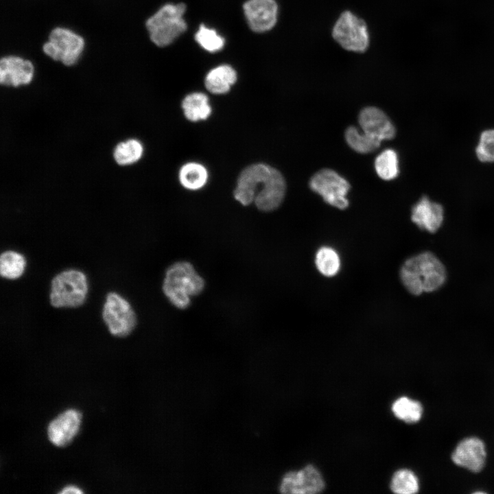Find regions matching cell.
<instances>
[{
  "label": "cell",
  "mask_w": 494,
  "mask_h": 494,
  "mask_svg": "<svg viewBox=\"0 0 494 494\" xmlns=\"http://www.w3.org/2000/svg\"><path fill=\"white\" fill-rule=\"evenodd\" d=\"M316 266L319 272L326 276L336 275L340 270V260L335 250L330 247L320 248L316 255Z\"/></svg>",
  "instance_id": "484cf974"
},
{
  "label": "cell",
  "mask_w": 494,
  "mask_h": 494,
  "mask_svg": "<svg viewBox=\"0 0 494 494\" xmlns=\"http://www.w3.org/2000/svg\"><path fill=\"white\" fill-rule=\"evenodd\" d=\"M334 40L344 49L362 53L369 44L366 23L350 11H344L339 16L333 30Z\"/></svg>",
  "instance_id": "ba28073f"
},
{
  "label": "cell",
  "mask_w": 494,
  "mask_h": 494,
  "mask_svg": "<svg viewBox=\"0 0 494 494\" xmlns=\"http://www.w3.org/2000/svg\"><path fill=\"white\" fill-rule=\"evenodd\" d=\"M443 207L423 196L412 209L411 219L420 228L435 233L443 221Z\"/></svg>",
  "instance_id": "2e32d148"
},
{
  "label": "cell",
  "mask_w": 494,
  "mask_h": 494,
  "mask_svg": "<svg viewBox=\"0 0 494 494\" xmlns=\"http://www.w3.org/2000/svg\"><path fill=\"white\" fill-rule=\"evenodd\" d=\"M26 266L25 257L16 251L7 250L0 257V274L7 279H16L24 272Z\"/></svg>",
  "instance_id": "44dd1931"
},
{
  "label": "cell",
  "mask_w": 494,
  "mask_h": 494,
  "mask_svg": "<svg viewBox=\"0 0 494 494\" xmlns=\"http://www.w3.org/2000/svg\"><path fill=\"white\" fill-rule=\"evenodd\" d=\"M143 152L140 141L131 139L119 143L115 148L113 156L116 163L121 165H130L139 161Z\"/></svg>",
  "instance_id": "cb8c5ba5"
},
{
  "label": "cell",
  "mask_w": 494,
  "mask_h": 494,
  "mask_svg": "<svg viewBox=\"0 0 494 494\" xmlns=\"http://www.w3.org/2000/svg\"><path fill=\"white\" fill-rule=\"evenodd\" d=\"M85 45V39L82 35L70 28L58 26L51 30L42 49L54 61L71 67L82 57Z\"/></svg>",
  "instance_id": "8992f818"
},
{
  "label": "cell",
  "mask_w": 494,
  "mask_h": 494,
  "mask_svg": "<svg viewBox=\"0 0 494 494\" xmlns=\"http://www.w3.org/2000/svg\"><path fill=\"white\" fill-rule=\"evenodd\" d=\"M243 10L248 26L255 32H267L277 23L278 5L274 0H248Z\"/></svg>",
  "instance_id": "5bb4252c"
},
{
  "label": "cell",
  "mask_w": 494,
  "mask_h": 494,
  "mask_svg": "<svg viewBox=\"0 0 494 494\" xmlns=\"http://www.w3.org/2000/svg\"><path fill=\"white\" fill-rule=\"evenodd\" d=\"M285 189V181L279 171L265 163H256L242 171L233 196L244 206L253 202L259 210L268 212L280 206Z\"/></svg>",
  "instance_id": "6da1fadb"
},
{
  "label": "cell",
  "mask_w": 494,
  "mask_h": 494,
  "mask_svg": "<svg viewBox=\"0 0 494 494\" xmlns=\"http://www.w3.org/2000/svg\"><path fill=\"white\" fill-rule=\"evenodd\" d=\"M35 67L32 60L17 55L0 57V84L18 88L32 82Z\"/></svg>",
  "instance_id": "30bf717a"
},
{
  "label": "cell",
  "mask_w": 494,
  "mask_h": 494,
  "mask_svg": "<svg viewBox=\"0 0 494 494\" xmlns=\"http://www.w3.org/2000/svg\"><path fill=\"white\" fill-rule=\"evenodd\" d=\"M82 422L81 412L75 408L64 410L48 425L47 433L49 441L62 447L69 445L77 436Z\"/></svg>",
  "instance_id": "4fadbf2b"
},
{
  "label": "cell",
  "mask_w": 494,
  "mask_h": 494,
  "mask_svg": "<svg viewBox=\"0 0 494 494\" xmlns=\"http://www.w3.org/2000/svg\"><path fill=\"white\" fill-rule=\"evenodd\" d=\"M204 279L187 261H178L166 270L163 291L176 307L184 309L191 304V296L199 295L204 287Z\"/></svg>",
  "instance_id": "3957f363"
},
{
  "label": "cell",
  "mask_w": 494,
  "mask_h": 494,
  "mask_svg": "<svg viewBox=\"0 0 494 494\" xmlns=\"http://www.w3.org/2000/svg\"><path fill=\"white\" fill-rule=\"evenodd\" d=\"M325 488V481L318 469L311 464L290 471L283 478L280 486L284 493L315 494Z\"/></svg>",
  "instance_id": "7c38bea8"
},
{
  "label": "cell",
  "mask_w": 494,
  "mask_h": 494,
  "mask_svg": "<svg viewBox=\"0 0 494 494\" xmlns=\"http://www.w3.org/2000/svg\"><path fill=\"white\" fill-rule=\"evenodd\" d=\"M391 409L397 419L407 423L419 422L423 413V407L420 401L405 396L397 399L392 404Z\"/></svg>",
  "instance_id": "ffe728a7"
},
{
  "label": "cell",
  "mask_w": 494,
  "mask_h": 494,
  "mask_svg": "<svg viewBox=\"0 0 494 494\" xmlns=\"http://www.w3.org/2000/svg\"><path fill=\"white\" fill-rule=\"evenodd\" d=\"M344 136L350 148L360 154L372 152L377 150L381 144V141L364 132L361 134L357 128L353 126L346 128Z\"/></svg>",
  "instance_id": "603a6c76"
},
{
  "label": "cell",
  "mask_w": 494,
  "mask_h": 494,
  "mask_svg": "<svg viewBox=\"0 0 494 494\" xmlns=\"http://www.w3.org/2000/svg\"><path fill=\"white\" fill-rule=\"evenodd\" d=\"M401 281L413 295L440 287L446 279L443 263L432 252H424L408 259L400 270Z\"/></svg>",
  "instance_id": "7a4b0ae2"
},
{
  "label": "cell",
  "mask_w": 494,
  "mask_h": 494,
  "mask_svg": "<svg viewBox=\"0 0 494 494\" xmlns=\"http://www.w3.org/2000/svg\"><path fill=\"white\" fill-rule=\"evenodd\" d=\"M206 167L198 163L190 162L183 165L179 170L178 178L182 186L189 190L203 187L208 180Z\"/></svg>",
  "instance_id": "d6986e66"
},
{
  "label": "cell",
  "mask_w": 494,
  "mask_h": 494,
  "mask_svg": "<svg viewBox=\"0 0 494 494\" xmlns=\"http://www.w3.org/2000/svg\"><path fill=\"white\" fill-rule=\"evenodd\" d=\"M185 10L184 3H167L148 17L145 27L150 41L158 47L172 43L187 30L183 19Z\"/></svg>",
  "instance_id": "277c9868"
},
{
  "label": "cell",
  "mask_w": 494,
  "mask_h": 494,
  "mask_svg": "<svg viewBox=\"0 0 494 494\" xmlns=\"http://www.w3.org/2000/svg\"><path fill=\"white\" fill-rule=\"evenodd\" d=\"M86 275L74 269L62 271L51 280L49 300L56 308H75L82 305L87 296Z\"/></svg>",
  "instance_id": "5b68a950"
},
{
  "label": "cell",
  "mask_w": 494,
  "mask_h": 494,
  "mask_svg": "<svg viewBox=\"0 0 494 494\" xmlns=\"http://www.w3.org/2000/svg\"><path fill=\"white\" fill-rule=\"evenodd\" d=\"M102 318L109 332L118 338L130 335L137 325V316L130 304L113 292L106 295Z\"/></svg>",
  "instance_id": "52a82bcc"
},
{
  "label": "cell",
  "mask_w": 494,
  "mask_h": 494,
  "mask_svg": "<svg viewBox=\"0 0 494 494\" xmlns=\"http://www.w3.org/2000/svg\"><path fill=\"white\" fill-rule=\"evenodd\" d=\"M486 449L482 440L469 436L461 440L451 453V459L457 466L473 473H479L484 467Z\"/></svg>",
  "instance_id": "8fae6325"
},
{
  "label": "cell",
  "mask_w": 494,
  "mask_h": 494,
  "mask_svg": "<svg viewBox=\"0 0 494 494\" xmlns=\"http://www.w3.org/2000/svg\"><path fill=\"white\" fill-rule=\"evenodd\" d=\"M309 185L326 203L340 209L348 207L346 195L351 186L336 172L330 169H320L312 176Z\"/></svg>",
  "instance_id": "9c48e42d"
},
{
  "label": "cell",
  "mask_w": 494,
  "mask_h": 494,
  "mask_svg": "<svg viewBox=\"0 0 494 494\" xmlns=\"http://www.w3.org/2000/svg\"><path fill=\"white\" fill-rule=\"evenodd\" d=\"M398 157L392 149H386L375 158V168L377 175L383 180L395 178L399 174Z\"/></svg>",
  "instance_id": "d4e9b609"
},
{
  "label": "cell",
  "mask_w": 494,
  "mask_h": 494,
  "mask_svg": "<svg viewBox=\"0 0 494 494\" xmlns=\"http://www.w3.org/2000/svg\"><path fill=\"white\" fill-rule=\"evenodd\" d=\"M181 106L185 117L191 121L205 120L212 111L209 97L204 93L200 92L186 95L182 101Z\"/></svg>",
  "instance_id": "ac0fdd59"
},
{
  "label": "cell",
  "mask_w": 494,
  "mask_h": 494,
  "mask_svg": "<svg viewBox=\"0 0 494 494\" xmlns=\"http://www.w3.org/2000/svg\"><path fill=\"white\" fill-rule=\"evenodd\" d=\"M237 72L230 65L222 64L210 70L204 79L206 89L213 94H224L237 81Z\"/></svg>",
  "instance_id": "e0dca14e"
},
{
  "label": "cell",
  "mask_w": 494,
  "mask_h": 494,
  "mask_svg": "<svg viewBox=\"0 0 494 494\" xmlns=\"http://www.w3.org/2000/svg\"><path fill=\"white\" fill-rule=\"evenodd\" d=\"M60 493H83V491L78 486L70 484L64 486L59 492Z\"/></svg>",
  "instance_id": "f1b7e54d"
},
{
  "label": "cell",
  "mask_w": 494,
  "mask_h": 494,
  "mask_svg": "<svg viewBox=\"0 0 494 494\" xmlns=\"http://www.w3.org/2000/svg\"><path fill=\"white\" fill-rule=\"evenodd\" d=\"M358 121L363 132L379 141L395 137L396 129L387 115L375 106L364 108L360 113Z\"/></svg>",
  "instance_id": "9a60e30c"
},
{
  "label": "cell",
  "mask_w": 494,
  "mask_h": 494,
  "mask_svg": "<svg viewBox=\"0 0 494 494\" xmlns=\"http://www.w3.org/2000/svg\"><path fill=\"white\" fill-rule=\"evenodd\" d=\"M390 487L395 493L414 494L419 491V478L412 470L400 469L394 473Z\"/></svg>",
  "instance_id": "7402d4cb"
},
{
  "label": "cell",
  "mask_w": 494,
  "mask_h": 494,
  "mask_svg": "<svg viewBox=\"0 0 494 494\" xmlns=\"http://www.w3.org/2000/svg\"><path fill=\"white\" fill-rule=\"evenodd\" d=\"M195 40L204 49L211 53L221 50L225 43L224 38L215 30L208 28L204 24L200 25L195 34Z\"/></svg>",
  "instance_id": "4316f807"
},
{
  "label": "cell",
  "mask_w": 494,
  "mask_h": 494,
  "mask_svg": "<svg viewBox=\"0 0 494 494\" xmlns=\"http://www.w3.org/2000/svg\"><path fill=\"white\" fill-rule=\"evenodd\" d=\"M475 152L482 162H494V129L481 134Z\"/></svg>",
  "instance_id": "83f0119b"
}]
</instances>
